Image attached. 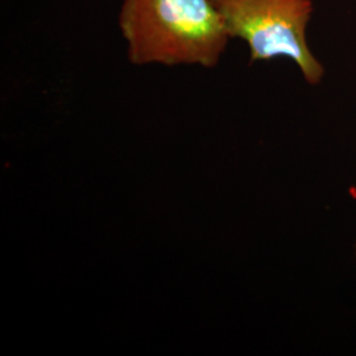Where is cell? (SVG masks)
<instances>
[{"instance_id":"cell-1","label":"cell","mask_w":356,"mask_h":356,"mask_svg":"<svg viewBox=\"0 0 356 356\" xmlns=\"http://www.w3.org/2000/svg\"><path fill=\"white\" fill-rule=\"evenodd\" d=\"M118 23L138 66L216 67L231 40L211 0H122Z\"/></svg>"},{"instance_id":"cell-2","label":"cell","mask_w":356,"mask_h":356,"mask_svg":"<svg viewBox=\"0 0 356 356\" xmlns=\"http://www.w3.org/2000/svg\"><path fill=\"white\" fill-rule=\"evenodd\" d=\"M229 38H241L250 49V64L275 58L292 60L306 82L317 86L325 66L310 51L306 28L313 0H211Z\"/></svg>"},{"instance_id":"cell-3","label":"cell","mask_w":356,"mask_h":356,"mask_svg":"<svg viewBox=\"0 0 356 356\" xmlns=\"http://www.w3.org/2000/svg\"><path fill=\"white\" fill-rule=\"evenodd\" d=\"M355 254H356V242H355Z\"/></svg>"}]
</instances>
